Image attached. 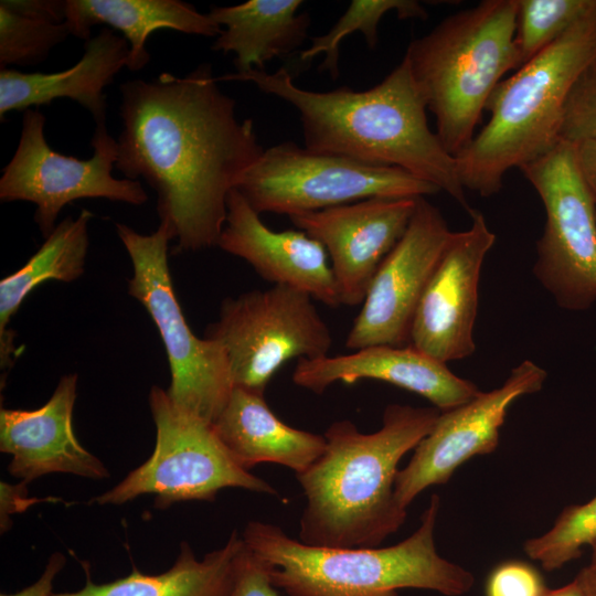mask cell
I'll list each match as a JSON object with an SVG mask.
<instances>
[{
  "instance_id": "cell-6",
  "label": "cell",
  "mask_w": 596,
  "mask_h": 596,
  "mask_svg": "<svg viewBox=\"0 0 596 596\" xmlns=\"http://www.w3.org/2000/svg\"><path fill=\"white\" fill-rule=\"evenodd\" d=\"M518 0H483L411 41L404 58L429 109L436 135L456 157L476 136L502 76L519 68Z\"/></svg>"
},
{
  "instance_id": "cell-34",
  "label": "cell",
  "mask_w": 596,
  "mask_h": 596,
  "mask_svg": "<svg viewBox=\"0 0 596 596\" xmlns=\"http://www.w3.org/2000/svg\"><path fill=\"white\" fill-rule=\"evenodd\" d=\"M25 482L18 485L8 482L0 483V528L1 533L8 531L12 525L11 515L23 512L29 507L41 501V499L28 497Z\"/></svg>"
},
{
  "instance_id": "cell-28",
  "label": "cell",
  "mask_w": 596,
  "mask_h": 596,
  "mask_svg": "<svg viewBox=\"0 0 596 596\" xmlns=\"http://www.w3.org/2000/svg\"><path fill=\"white\" fill-rule=\"evenodd\" d=\"M596 543V496L566 507L544 534L525 541L523 550L543 570L552 572L578 558L585 546Z\"/></svg>"
},
{
  "instance_id": "cell-11",
  "label": "cell",
  "mask_w": 596,
  "mask_h": 596,
  "mask_svg": "<svg viewBox=\"0 0 596 596\" xmlns=\"http://www.w3.org/2000/svg\"><path fill=\"white\" fill-rule=\"evenodd\" d=\"M539 194L545 225L533 274L558 307L581 311L596 301V203L564 140L520 168Z\"/></svg>"
},
{
  "instance_id": "cell-30",
  "label": "cell",
  "mask_w": 596,
  "mask_h": 596,
  "mask_svg": "<svg viewBox=\"0 0 596 596\" xmlns=\"http://www.w3.org/2000/svg\"><path fill=\"white\" fill-rule=\"evenodd\" d=\"M560 140L596 139V63L577 79L565 103Z\"/></svg>"
},
{
  "instance_id": "cell-17",
  "label": "cell",
  "mask_w": 596,
  "mask_h": 596,
  "mask_svg": "<svg viewBox=\"0 0 596 596\" xmlns=\"http://www.w3.org/2000/svg\"><path fill=\"white\" fill-rule=\"evenodd\" d=\"M216 246L247 262L273 285L306 292L329 307L341 306L322 244L302 231L268 228L236 189L228 193L226 221Z\"/></svg>"
},
{
  "instance_id": "cell-16",
  "label": "cell",
  "mask_w": 596,
  "mask_h": 596,
  "mask_svg": "<svg viewBox=\"0 0 596 596\" xmlns=\"http://www.w3.org/2000/svg\"><path fill=\"white\" fill-rule=\"evenodd\" d=\"M417 199L375 196L289 216L326 248L341 305L363 302L377 268L406 232Z\"/></svg>"
},
{
  "instance_id": "cell-22",
  "label": "cell",
  "mask_w": 596,
  "mask_h": 596,
  "mask_svg": "<svg viewBox=\"0 0 596 596\" xmlns=\"http://www.w3.org/2000/svg\"><path fill=\"white\" fill-rule=\"evenodd\" d=\"M65 23L72 35L85 42L98 24L120 31L129 42L130 71H139L150 61L146 43L157 30L216 38L223 30L209 13L179 0H66Z\"/></svg>"
},
{
  "instance_id": "cell-10",
  "label": "cell",
  "mask_w": 596,
  "mask_h": 596,
  "mask_svg": "<svg viewBox=\"0 0 596 596\" xmlns=\"http://www.w3.org/2000/svg\"><path fill=\"white\" fill-rule=\"evenodd\" d=\"M204 338L224 349L234 387L258 394L284 363L327 356L333 343L313 298L281 285L225 298Z\"/></svg>"
},
{
  "instance_id": "cell-27",
  "label": "cell",
  "mask_w": 596,
  "mask_h": 596,
  "mask_svg": "<svg viewBox=\"0 0 596 596\" xmlns=\"http://www.w3.org/2000/svg\"><path fill=\"white\" fill-rule=\"evenodd\" d=\"M595 11L596 0H518L520 67Z\"/></svg>"
},
{
  "instance_id": "cell-25",
  "label": "cell",
  "mask_w": 596,
  "mask_h": 596,
  "mask_svg": "<svg viewBox=\"0 0 596 596\" xmlns=\"http://www.w3.org/2000/svg\"><path fill=\"white\" fill-rule=\"evenodd\" d=\"M92 217L88 210H82L75 219L67 216L62 220L21 268L1 279L0 368L4 375L18 355L14 333L8 329L11 318L29 294L44 281L70 283L83 275Z\"/></svg>"
},
{
  "instance_id": "cell-29",
  "label": "cell",
  "mask_w": 596,
  "mask_h": 596,
  "mask_svg": "<svg viewBox=\"0 0 596 596\" xmlns=\"http://www.w3.org/2000/svg\"><path fill=\"white\" fill-rule=\"evenodd\" d=\"M70 34L65 22L23 17L0 6V66L40 63Z\"/></svg>"
},
{
  "instance_id": "cell-19",
  "label": "cell",
  "mask_w": 596,
  "mask_h": 596,
  "mask_svg": "<svg viewBox=\"0 0 596 596\" xmlns=\"http://www.w3.org/2000/svg\"><path fill=\"white\" fill-rule=\"evenodd\" d=\"M376 380L413 392L440 412L458 407L481 391L469 380L453 373L439 362L411 345H370L348 354L300 359L292 372L297 386L316 394L337 382Z\"/></svg>"
},
{
  "instance_id": "cell-12",
  "label": "cell",
  "mask_w": 596,
  "mask_h": 596,
  "mask_svg": "<svg viewBox=\"0 0 596 596\" xmlns=\"http://www.w3.org/2000/svg\"><path fill=\"white\" fill-rule=\"evenodd\" d=\"M44 124L38 109L23 111L18 147L0 178V200L34 203V221L44 237L55 228L62 209L75 200L103 198L132 205L148 201L139 181L113 175L118 143L105 123L96 125L93 156L86 160L54 151L46 142Z\"/></svg>"
},
{
  "instance_id": "cell-24",
  "label": "cell",
  "mask_w": 596,
  "mask_h": 596,
  "mask_svg": "<svg viewBox=\"0 0 596 596\" xmlns=\"http://www.w3.org/2000/svg\"><path fill=\"white\" fill-rule=\"evenodd\" d=\"M243 547L244 541L234 530L222 547L199 561L192 547L182 542L178 558L168 571L150 575L132 566L127 576L103 584L93 582L89 566L83 563L85 586L52 596H230Z\"/></svg>"
},
{
  "instance_id": "cell-7",
  "label": "cell",
  "mask_w": 596,
  "mask_h": 596,
  "mask_svg": "<svg viewBox=\"0 0 596 596\" xmlns=\"http://www.w3.org/2000/svg\"><path fill=\"white\" fill-rule=\"evenodd\" d=\"M116 230L134 269L128 294L151 317L167 352V393L179 408L213 424L234 389L230 363L222 345L198 338L184 318L168 264L172 237L162 224L151 234L121 223Z\"/></svg>"
},
{
  "instance_id": "cell-4",
  "label": "cell",
  "mask_w": 596,
  "mask_h": 596,
  "mask_svg": "<svg viewBox=\"0 0 596 596\" xmlns=\"http://www.w3.org/2000/svg\"><path fill=\"white\" fill-rule=\"evenodd\" d=\"M440 499L433 494L417 530L386 547H316L281 528L249 521L245 545L269 567L273 584L287 596H398L402 588L461 596L473 575L441 557L435 545Z\"/></svg>"
},
{
  "instance_id": "cell-9",
  "label": "cell",
  "mask_w": 596,
  "mask_h": 596,
  "mask_svg": "<svg viewBox=\"0 0 596 596\" xmlns=\"http://www.w3.org/2000/svg\"><path fill=\"white\" fill-rule=\"evenodd\" d=\"M234 189L258 214L288 216L375 196L419 198L440 192L401 168L315 152L290 141L264 149Z\"/></svg>"
},
{
  "instance_id": "cell-2",
  "label": "cell",
  "mask_w": 596,
  "mask_h": 596,
  "mask_svg": "<svg viewBox=\"0 0 596 596\" xmlns=\"http://www.w3.org/2000/svg\"><path fill=\"white\" fill-rule=\"evenodd\" d=\"M217 81L251 82L294 106L308 150L401 168L471 211L456 158L430 130L426 103L404 57L381 83L359 92L347 86L329 92L304 89L285 67L274 73L236 72Z\"/></svg>"
},
{
  "instance_id": "cell-15",
  "label": "cell",
  "mask_w": 596,
  "mask_h": 596,
  "mask_svg": "<svg viewBox=\"0 0 596 596\" xmlns=\"http://www.w3.org/2000/svg\"><path fill=\"white\" fill-rule=\"evenodd\" d=\"M471 225L453 235L421 297L411 326L408 345L448 363L470 356L478 287L485 258L496 242L486 217L469 212Z\"/></svg>"
},
{
  "instance_id": "cell-8",
  "label": "cell",
  "mask_w": 596,
  "mask_h": 596,
  "mask_svg": "<svg viewBox=\"0 0 596 596\" xmlns=\"http://www.w3.org/2000/svg\"><path fill=\"white\" fill-rule=\"evenodd\" d=\"M149 406L156 426L151 456L93 502L123 504L153 494L155 507L164 510L182 501L213 502L224 488L277 494L270 483L233 459L212 423L179 408L167 390L153 385Z\"/></svg>"
},
{
  "instance_id": "cell-20",
  "label": "cell",
  "mask_w": 596,
  "mask_h": 596,
  "mask_svg": "<svg viewBox=\"0 0 596 596\" xmlns=\"http://www.w3.org/2000/svg\"><path fill=\"white\" fill-rule=\"evenodd\" d=\"M81 60L62 72L24 73L0 71V119L10 111L46 105L56 98H70L88 110L96 125L105 123L104 89L117 73L127 67L130 47L124 36L108 28L85 42Z\"/></svg>"
},
{
  "instance_id": "cell-33",
  "label": "cell",
  "mask_w": 596,
  "mask_h": 596,
  "mask_svg": "<svg viewBox=\"0 0 596 596\" xmlns=\"http://www.w3.org/2000/svg\"><path fill=\"white\" fill-rule=\"evenodd\" d=\"M0 6L32 19L63 23L66 18V1L61 0H1Z\"/></svg>"
},
{
  "instance_id": "cell-21",
  "label": "cell",
  "mask_w": 596,
  "mask_h": 596,
  "mask_svg": "<svg viewBox=\"0 0 596 596\" xmlns=\"http://www.w3.org/2000/svg\"><path fill=\"white\" fill-rule=\"evenodd\" d=\"M233 459L245 470L260 462L307 470L324 451L323 435L294 428L279 419L264 394L234 387L212 424Z\"/></svg>"
},
{
  "instance_id": "cell-1",
  "label": "cell",
  "mask_w": 596,
  "mask_h": 596,
  "mask_svg": "<svg viewBox=\"0 0 596 596\" xmlns=\"http://www.w3.org/2000/svg\"><path fill=\"white\" fill-rule=\"evenodd\" d=\"M210 64L120 85L123 130L116 169L157 192L160 224L180 252L216 246L227 196L260 157L252 119L220 88Z\"/></svg>"
},
{
  "instance_id": "cell-26",
  "label": "cell",
  "mask_w": 596,
  "mask_h": 596,
  "mask_svg": "<svg viewBox=\"0 0 596 596\" xmlns=\"http://www.w3.org/2000/svg\"><path fill=\"white\" fill-rule=\"evenodd\" d=\"M395 11L398 19H426L427 11L415 0H353L334 25L323 35L311 38L308 49L300 52L302 62H310L324 53L320 68L332 78L339 75V46L341 41L354 32H361L370 49L379 41L377 28L382 18Z\"/></svg>"
},
{
  "instance_id": "cell-37",
  "label": "cell",
  "mask_w": 596,
  "mask_h": 596,
  "mask_svg": "<svg viewBox=\"0 0 596 596\" xmlns=\"http://www.w3.org/2000/svg\"><path fill=\"white\" fill-rule=\"evenodd\" d=\"M585 596H596V562H590L578 574Z\"/></svg>"
},
{
  "instance_id": "cell-13",
  "label": "cell",
  "mask_w": 596,
  "mask_h": 596,
  "mask_svg": "<svg viewBox=\"0 0 596 596\" xmlns=\"http://www.w3.org/2000/svg\"><path fill=\"white\" fill-rule=\"evenodd\" d=\"M451 235L439 209L418 198L406 232L368 288L345 339L348 349L408 345L417 305Z\"/></svg>"
},
{
  "instance_id": "cell-3",
  "label": "cell",
  "mask_w": 596,
  "mask_h": 596,
  "mask_svg": "<svg viewBox=\"0 0 596 596\" xmlns=\"http://www.w3.org/2000/svg\"><path fill=\"white\" fill-rule=\"evenodd\" d=\"M434 406L390 404L379 430L348 419L329 425L322 455L296 475L306 497L299 541L316 547H376L405 522L395 498L398 462L434 427Z\"/></svg>"
},
{
  "instance_id": "cell-14",
  "label": "cell",
  "mask_w": 596,
  "mask_h": 596,
  "mask_svg": "<svg viewBox=\"0 0 596 596\" xmlns=\"http://www.w3.org/2000/svg\"><path fill=\"white\" fill-rule=\"evenodd\" d=\"M546 371L531 360L512 369L504 383L471 401L440 412L434 427L414 448L395 480V498L405 509L425 489L445 485L475 456L496 450L508 409L519 398L539 392Z\"/></svg>"
},
{
  "instance_id": "cell-36",
  "label": "cell",
  "mask_w": 596,
  "mask_h": 596,
  "mask_svg": "<svg viewBox=\"0 0 596 596\" xmlns=\"http://www.w3.org/2000/svg\"><path fill=\"white\" fill-rule=\"evenodd\" d=\"M66 563V557L61 552L53 553L41 575L32 585L13 594H1L0 596H52L53 581L62 571Z\"/></svg>"
},
{
  "instance_id": "cell-5",
  "label": "cell",
  "mask_w": 596,
  "mask_h": 596,
  "mask_svg": "<svg viewBox=\"0 0 596 596\" xmlns=\"http://www.w3.org/2000/svg\"><path fill=\"white\" fill-rule=\"evenodd\" d=\"M596 63V11L502 79L490 95V118L455 158L464 189L488 198L505 173L542 157L560 140L567 97Z\"/></svg>"
},
{
  "instance_id": "cell-31",
  "label": "cell",
  "mask_w": 596,
  "mask_h": 596,
  "mask_svg": "<svg viewBox=\"0 0 596 596\" xmlns=\"http://www.w3.org/2000/svg\"><path fill=\"white\" fill-rule=\"evenodd\" d=\"M547 590L536 568L513 560L494 566L485 585V596H544Z\"/></svg>"
},
{
  "instance_id": "cell-23",
  "label": "cell",
  "mask_w": 596,
  "mask_h": 596,
  "mask_svg": "<svg viewBox=\"0 0 596 596\" xmlns=\"http://www.w3.org/2000/svg\"><path fill=\"white\" fill-rule=\"evenodd\" d=\"M300 0H249L213 7L209 15L225 26L212 49L235 54L237 73L265 71L267 62L298 49L307 38L308 13L297 14Z\"/></svg>"
},
{
  "instance_id": "cell-35",
  "label": "cell",
  "mask_w": 596,
  "mask_h": 596,
  "mask_svg": "<svg viewBox=\"0 0 596 596\" xmlns=\"http://www.w3.org/2000/svg\"><path fill=\"white\" fill-rule=\"evenodd\" d=\"M573 146L578 172L596 203V139H583Z\"/></svg>"
},
{
  "instance_id": "cell-38",
  "label": "cell",
  "mask_w": 596,
  "mask_h": 596,
  "mask_svg": "<svg viewBox=\"0 0 596 596\" xmlns=\"http://www.w3.org/2000/svg\"><path fill=\"white\" fill-rule=\"evenodd\" d=\"M544 596H585V592L582 582L576 576L572 582L560 588L549 589Z\"/></svg>"
},
{
  "instance_id": "cell-39",
  "label": "cell",
  "mask_w": 596,
  "mask_h": 596,
  "mask_svg": "<svg viewBox=\"0 0 596 596\" xmlns=\"http://www.w3.org/2000/svg\"><path fill=\"white\" fill-rule=\"evenodd\" d=\"M590 549H592V560H590V562H596V543L593 546H590Z\"/></svg>"
},
{
  "instance_id": "cell-32",
  "label": "cell",
  "mask_w": 596,
  "mask_h": 596,
  "mask_svg": "<svg viewBox=\"0 0 596 596\" xmlns=\"http://www.w3.org/2000/svg\"><path fill=\"white\" fill-rule=\"evenodd\" d=\"M268 565L244 543L237 556L230 596H280Z\"/></svg>"
},
{
  "instance_id": "cell-18",
  "label": "cell",
  "mask_w": 596,
  "mask_h": 596,
  "mask_svg": "<svg viewBox=\"0 0 596 596\" xmlns=\"http://www.w3.org/2000/svg\"><path fill=\"white\" fill-rule=\"evenodd\" d=\"M78 376L63 375L49 401L36 409H0V451L11 455L8 471L21 481L52 472L103 479L106 466L75 436L73 411Z\"/></svg>"
}]
</instances>
